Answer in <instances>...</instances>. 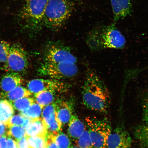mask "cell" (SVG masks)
<instances>
[{
  "label": "cell",
  "instance_id": "6da1fadb",
  "mask_svg": "<svg viewBox=\"0 0 148 148\" xmlns=\"http://www.w3.org/2000/svg\"><path fill=\"white\" fill-rule=\"evenodd\" d=\"M83 103L90 110L106 113L111 97L106 85L95 72L88 70L82 87Z\"/></svg>",
  "mask_w": 148,
  "mask_h": 148
},
{
  "label": "cell",
  "instance_id": "7a4b0ae2",
  "mask_svg": "<svg viewBox=\"0 0 148 148\" xmlns=\"http://www.w3.org/2000/svg\"><path fill=\"white\" fill-rule=\"evenodd\" d=\"M86 41L90 49L95 51L106 49H123L126 42L124 36L115 23L94 28L89 33Z\"/></svg>",
  "mask_w": 148,
  "mask_h": 148
},
{
  "label": "cell",
  "instance_id": "3957f363",
  "mask_svg": "<svg viewBox=\"0 0 148 148\" xmlns=\"http://www.w3.org/2000/svg\"><path fill=\"white\" fill-rule=\"evenodd\" d=\"M77 3V0H48L44 25L51 29H60L71 17Z\"/></svg>",
  "mask_w": 148,
  "mask_h": 148
},
{
  "label": "cell",
  "instance_id": "277c9868",
  "mask_svg": "<svg viewBox=\"0 0 148 148\" xmlns=\"http://www.w3.org/2000/svg\"><path fill=\"white\" fill-rule=\"evenodd\" d=\"M48 0H25L20 12V18L28 28L38 30L44 25Z\"/></svg>",
  "mask_w": 148,
  "mask_h": 148
},
{
  "label": "cell",
  "instance_id": "5b68a950",
  "mask_svg": "<svg viewBox=\"0 0 148 148\" xmlns=\"http://www.w3.org/2000/svg\"><path fill=\"white\" fill-rule=\"evenodd\" d=\"M90 140L95 148H107V141L112 130L106 118L88 116L85 119Z\"/></svg>",
  "mask_w": 148,
  "mask_h": 148
},
{
  "label": "cell",
  "instance_id": "8992f818",
  "mask_svg": "<svg viewBox=\"0 0 148 148\" xmlns=\"http://www.w3.org/2000/svg\"><path fill=\"white\" fill-rule=\"evenodd\" d=\"M77 72L76 64L71 62H44L38 68L37 73L39 75L60 80L75 76Z\"/></svg>",
  "mask_w": 148,
  "mask_h": 148
},
{
  "label": "cell",
  "instance_id": "52a82bcc",
  "mask_svg": "<svg viewBox=\"0 0 148 148\" xmlns=\"http://www.w3.org/2000/svg\"><path fill=\"white\" fill-rule=\"evenodd\" d=\"M8 72L23 73L27 70L28 60L26 53L19 45H10L7 60Z\"/></svg>",
  "mask_w": 148,
  "mask_h": 148
},
{
  "label": "cell",
  "instance_id": "ba28073f",
  "mask_svg": "<svg viewBox=\"0 0 148 148\" xmlns=\"http://www.w3.org/2000/svg\"><path fill=\"white\" fill-rule=\"evenodd\" d=\"M44 62H70L76 64L77 59L69 48L59 44H53L47 48L44 55Z\"/></svg>",
  "mask_w": 148,
  "mask_h": 148
},
{
  "label": "cell",
  "instance_id": "9c48e42d",
  "mask_svg": "<svg viewBox=\"0 0 148 148\" xmlns=\"http://www.w3.org/2000/svg\"><path fill=\"white\" fill-rule=\"evenodd\" d=\"M28 90L34 94L44 90L56 92L65 91L68 87L66 83L53 79H38L29 81L27 84Z\"/></svg>",
  "mask_w": 148,
  "mask_h": 148
},
{
  "label": "cell",
  "instance_id": "30bf717a",
  "mask_svg": "<svg viewBox=\"0 0 148 148\" xmlns=\"http://www.w3.org/2000/svg\"><path fill=\"white\" fill-rule=\"evenodd\" d=\"M42 116L47 128V135H56L62 131V124L57 117L54 102L44 108Z\"/></svg>",
  "mask_w": 148,
  "mask_h": 148
},
{
  "label": "cell",
  "instance_id": "8fae6325",
  "mask_svg": "<svg viewBox=\"0 0 148 148\" xmlns=\"http://www.w3.org/2000/svg\"><path fill=\"white\" fill-rule=\"evenodd\" d=\"M132 139L123 127H118L112 130L107 141V148H131Z\"/></svg>",
  "mask_w": 148,
  "mask_h": 148
},
{
  "label": "cell",
  "instance_id": "7c38bea8",
  "mask_svg": "<svg viewBox=\"0 0 148 148\" xmlns=\"http://www.w3.org/2000/svg\"><path fill=\"white\" fill-rule=\"evenodd\" d=\"M114 14V21L116 22L129 15L132 12L131 0H110Z\"/></svg>",
  "mask_w": 148,
  "mask_h": 148
},
{
  "label": "cell",
  "instance_id": "4fadbf2b",
  "mask_svg": "<svg viewBox=\"0 0 148 148\" xmlns=\"http://www.w3.org/2000/svg\"><path fill=\"white\" fill-rule=\"evenodd\" d=\"M23 79L19 73L9 71L2 77L0 88L3 92L11 91L23 84Z\"/></svg>",
  "mask_w": 148,
  "mask_h": 148
},
{
  "label": "cell",
  "instance_id": "5bb4252c",
  "mask_svg": "<svg viewBox=\"0 0 148 148\" xmlns=\"http://www.w3.org/2000/svg\"><path fill=\"white\" fill-rule=\"evenodd\" d=\"M57 117L62 125L70 121L73 115V107L67 101L58 100L55 102Z\"/></svg>",
  "mask_w": 148,
  "mask_h": 148
},
{
  "label": "cell",
  "instance_id": "9a60e30c",
  "mask_svg": "<svg viewBox=\"0 0 148 148\" xmlns=\"http://www.w3.org/2000/svg\"><path fill=\"white\" fill-rule=\"evenodd\" d=\"M68 125V134L75 142L86 130V127L76 114L72 115Z\"/></svg>",
  "mask_w": 148,
  "mask_h": 148
},
{
  "label": "cell",
  "instance_id": "2e32d148",
  "mask_svg": "<svg viewBox=\"0 0 148 148\" xmlns=\"http://www.w3.org/2000/svg\"><path fill=\"white\" fill-rule=\"evenodd\" d=\"M26 135L28 136H46L47 128L42 118L32 119L31 123L25 128Z\"/></svg>",
  "mask_w": 148,
  "mask_h": 148
},
{
  "label": "cell",
  "instance_id": "e0dca14e",
  "mask_svg": "<svg viewBox=\"0 0 148 148\" xmlns=\"http://www.w3.org/2000/svg\"><path fill=\"white\" fill-rule=\"evenodd\" d=\"M14 112L12 102L7 99L0 100V123L6 125Z\"/></svg>",
  "mask_w": 148,
  "mask_h": 148
},
{
  "label": "cell",
  "instance_id": "ac0fdd59",
  "mask_svg": "<svg viewBox=\"0 0 148 148\" xmlns=\"http://www.w3.org/2000/svg\"><path fill=\"white\" fill-rule=\"evenodd\" d=\"M134 135L140 148H148V123L138 125Z\"/></svg>",
  "mask_w": 148,
  "mask_h": 148
},
{
  "label": "cell",
  "instance_id": "d6986e66",
  "mask_svg": "<svg viewBox=\"0 0 148 148\" xmlns=\"http://www.w3.org/2000/svg\"><path fill=\"white\" fill-rule=\"evenodd\" d=\"M31 95L32 93L28 89L21 86L17 87L11 91L0 93V96L7 98L11 102H13L22 98L29 97Z\"/></svg>",
  "mask_w": 148,
  "mask_h": 148
},
{
  "label": "cell",
  "instance_id": "ffe728a7",
  "mask_svg": "<svg viewBox=\"0 0 148 148\" xmlns=\"http://www.w3.org/2000/svg\"><path fill=\"white\" fill-rule=\"evenodd\" d=\"M56 92L51 90H44L34 94L35 101L42 107L53 103Z\"/></svg>",
  "mask_w": 148,
  "mask_h": 148
},
{
  "label": "cell",
  "instance_id": "44dd1931",
  "mask_svg": "<svg viewBox=\"0 0 148 148\" xmlns=\"http://www.w3.org/2000/svg\"><path fill=\"white\" fill-rule=\"evenodd\" d=\"M11 44L9 42L0 40V69L8 71L7 60Z\"/></svg>",
  "mask_w": 148,
  "mask_h": 148
},
{
  "label": "cell",
  "instance_id": "7402d4cb",
  "mask_svg": "<svg viewBox=\"0 0 148 148\" xmlns=\"http://www.w3.org/2000/svg\"><path fill=\"white\" fill-rule=\"evenodd\" d=\"M42 108L43 107L38 103H34L29 108L21 111L20 114L25 117L30 118L31 119H38L40 118Z\"/></svg>",
  "mask_w": 148,
  "mask_h": 148
},
{
  "label": "cell",
  "instance_id": "603a6c76",
  "mask_svg": "<svg viewBox=\"0 0 148 148\" xmlns=\"http://www.w3.org/2000/svg\"><path fill=\"white\" fill-rule=\"evenodd\" d=\"M35 100L29 97H25L16 100L12 103L14 108L18 111H23L34 103Z\"/></svg>",
  "mask_w": 148,
  "mask_h": 148
},
{
  "label": "cell",
  "instance_id": "cb8c5ba5",
  "mask_svg": "<svg viewBox=\"0 0 148 148\" xmlns=\"http://www.w3.org/2000/svg\"><path fill=\"white\" fill-rule=\"evenodd\" d=\"M7 130V136L14 138L16 141L26 136L25 129L19 125H12L8 127Z\"/></svg>",
  "mask_w": 148,
  "mask_h": 148
},
{
  "label": "cell",
  "instance_id": "d4e9b609",
  "mask_svg": "<svg viewBox=\"0 0 148 148\" xmlns=\"http://www.w3.org/2000/svg\"><path fill=\"white\" fill-rule=\"evenodd\" d=\"M58 148H70L71 143L68 137L61 132L55 135H51Z\"/></svg>",
  "mask_w": 148,
  "mask_h": 148
},
{
  "label": "cell",
  "instance_id": "484cf974",
  "mask_svg": "<svg viewBox=\"0 0 148 148\" xmlns=\"http://www.w3.org/2000/svg\"><path fill=\"white\" fill-rule=\"evenodd\" d=\"M28 142L30 148H43L46 147V137L36 136L28 137Z\"/></svg>",
  "mask_w": 148,
  "mask_h": 148
},
{
  "label": "cell",
  "instance_id": "4316f807",
  "mask_svg": "<svg viewBox=\"0 0 148 148\" xmlns=\"http://www.w3.org/2000/svg\"><path fill=\"white\" fill-rule=\"evenodd\" d=\"M75 142L77 145L81 148H95L90 140L88 131L86 129Z\"/></svg>",
  "mask_w": 148,
  "mask_h": 148
},
{
  "label": "cell",
  "instance_id": "83f0119b",
  "mask_svg": "<svg viewBox=\"0 0 148 148\" xmlns=\"http://www.w3.org/2000/svg\"><path fill=\"white\" fill-rule=\"evenodd\" d=\"M25 117L21 114L13 116L9 119L6 125L7 128L12 125L21 126L25 121Z\"/></svg>",
  "mask_w": 148,
  "mask_h": 148
},
{
  "label": "cell",
  "instance_id": "f1b7e54d",
  "mask_svg": "<svg viewBox=\"0 0 148 148\" xmlns=\"http://www.w3.org/2000/svg\"><path fill=\"white\" fill-rule=\"evenodd\" d=\"M143 120L148 123V90L144 94L143 102Z\"/></svg>",
  "mask_w": 148,
  "mask_h": 148
},
{
  "label": "cell",
  "instance_id": "f546056e",
  "mask_svg": "<svg viewBox=\"0 0 148 148\" xmlns=\"http://www.w3.org/2000/svg\"><path fill=\"white\" fill-rule=\"evenodd\" d=\"M46 148H58L51 135H47L46 136Z\"/></svg>",
  "mask_w": 148,
  "mask_h": 148
},
{
  "label": "cell",
  "instance_id": "4dcf8cb0",
  "mask_svg": "<svg viewBox=\"0 0 148 148\" xmlns=\"http://www.w3.org/2000/svg\"><path fill=\"white\" fill-rule=\"evenodd\" d=\"M16 142L18 148H30L29 146L27 136L26 135Z\"/></svg>",
  "mask_w": 148,
  "mask_h": 148
},
{
  "label": "cell",
  "instance_id": "1f68e13d",
  "mask_svg": "<svg viewBox=\"0 0 148 148\" xmlns=\"http://www.w3.org/2000/svg\"><path fill=\"white\" fill-rule=\"evenodd\" d=\"M7 148H18L17 142L10 137H7Z\"/></svg>",
  "mask_w": 148,
  "mask_h": 148
},
{
  "label": "cell",
  "instance_id": "d6a6232c",
  "mask_svg": "<svg viewBox=\"0 0 148 148\" xmlns=\"http://www.w3.org/2000/svg\"><path fill=\"white\" fill-rule=\"evenodd\" d=\"M0 148H7V136L5 134L0 137Z\"/></svg>",
  "mask_w": 148,
  "mask_h": 148
},
{
  "label": "cell",
  "instance_id": "836d02e7",
  "mask_svg": "<svg viewBox=\"0 0 148 148\" xmlns=\"http://www.w3.org/2000/svg\"><path fill=\"white\" fill-rule=\"evenodd\" d=\"M7 127L4 124L0 123V137L6 134Z\"/></svg>",
  "mask_w": 148,
  "mask_h": 148
},
{
  "label": "cell",
  "instance_id": "e575fe53",
  "mask_svg": "<svg viewBox=\"0 0 148 148\" xmlns=\"http://www.w3.org/2000/svg\"><path fill=\"white\" fill-rule=\"evenodd\" d=\"M31 121H32V119H30V118L25 117V121H24V123L21 127L25 129L27 126L31 123Z\"/></svg>",
  "mask_w": 148,
  "mask_h": 148
},
{
  "label": "cell",
  "instance_id": "d590c367",
  "mask_svg": "<svg viewBox=\"0 0 148 148\" xmlns=\"http://www.w3.org/2000/svg\"><path fill=\"white\" fill-rule=\"evenodd\" d=\"M70 148H81L80 147H79V146L77 145V146H73V147H71Z\"/></svg>",
  "mask_w": 148,
  "mask_h": 148
},
{
  "label": "cell",
  "instance_id": "8d00e7d4",
  "mask_svg": "<svg viewBox=\"0 0 148 148\" xmlns=\"http://www.w3.org/2000/svg\"><path fill=\"white\" fill-rule=\"evenodd\" d=\"M43 148H46V147H44Z\"/></svg>",
  "mask_w": 148,
  "mask_h": 148
}]
</instances>
